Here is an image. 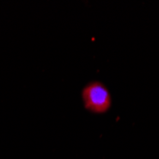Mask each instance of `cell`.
<instances>
[{"label": "cell", "instance_id": "1", "mask_svg": "<svg viewBox=\"0 0 159 159\" xmlns=\"http://www.w3.org/2000/svg\"><path fill=\"white\" fill-rule=\"evenodd\" d=\"M84 108L94 114L108 112L112 105L111 94L107 86L98 80L90 81L81 92Z\"/></svg>", "mask_w": 159, "mask_h": 159}]
</instances>
